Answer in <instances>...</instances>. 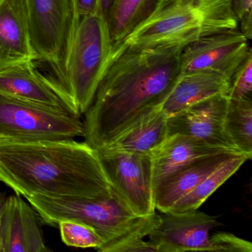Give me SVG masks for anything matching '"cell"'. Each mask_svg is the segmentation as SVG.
I'll return each mask as SVG.
<instances>
[{"mask_svg":"<svg viewBox=\"0 0 252 252\" xmlns=\"http://www.w3.org/2000/svg\"><path fill=\"white\" fill-rule=\"evenodd\" d=\"M228 104V98L225 95H218L168 116V137L188 135L214 147L237 151L224 130Z\"/></svg>","mask_w":252,"mask_h":252,"instance_id":"12","label":"cell"},{"mask_svg":"<svg viewBox=\"0 0 252 252\" xmlns=\"http://www.w3.org/2000/svg\"><path fill=\"white\" fill-rule=\"evenodd\" d=\"M224 130L231 145L252 158V100L228 99Z\"/></svg>","mask_w":252,"mask_h":252,"instance_id":"21","label":"cell"},{"mask_svg":"<svg viewBox=\"0 0 252 252\" xmlns=\"http://www.w3.org/2000/svg\"><path fill=\"white\" fill-rule=\"evenodd\" d=\"M228 78L214 70H200L180 75L161 106L167 116L212 97L226 94Z\"/></svg>","mask_w":252,"mask_h":252,"instance_id":"17","label":"cell"},{"mask_svg":"<svg viewBox=\"0 0 252 252\" xmlns=\"http://www.w3.org/2000/svg\"><path fill=\"white\" fill-rule=\"evenodd\" d=\"M112 49L105 19L98 14L81 17L69 56L65 87L81 116L92 104Z\"/></svg>","mask_w":252,"mask_h":252,"instance_id":"6","label":"cell"},{"mask_svg":"<svg viewBox=\"0 0 252 252\" xmlns=\"http://www.w3.org/2000/svg\"><path fill=\"white\" fill-rule=\"evenodd\" d=\"M239 152L227 151L192 160L171 174L154 190L156 209L166 212L227 159Z\"/></svg>","mask_w":252,"mask_h":252,"instance_id":"15","label":"cell"},{"mask_svg":"<svg viewBox=\"0 0 252 252\" xmlns=\"http://www.w3.org/2000/svg\"><path fill=\"white\" fill-rule=\"evenodd\" d=\"M225 96L228 99L252 100V50L228 78V88Z\"/></svg>","mask_w":252,"mask_h":252,"instance_id":"23","label":"cell"},{"mask_svg":"<svg viewBox=\"0 0 252 252\" xmlns=\"http://www.w3.org/2000/svg\"><path fill=\"white\" fill-rule=\"evenodd\" d=\"M158 0H113L106 21L113 46L132 33L153 12Z\"/></svg>","mask_w":252,"mask_h":252,"instance_id":"19","label":"cell"},{"mask_svg":"<svg viewBox=\"0 0 252 252\" xmlns=\"http://www.w3.org/2000/svg\"><path fill=\"white\" fill-rule=\"evenodd\" d=\"M81 117L0 94V138L21 141L84 138Z\"/></svg>","mask_w":252,"mask_h":252,"instance_id":"7","label":"cell"},{"mask_svg":"<svg viewBox=\"0 0 252 252\" xmlns=\"http://www.w3.org/2000/svg\"><path fill=\"white\" fill-rule=\"evenodd\" d=\"M113 1V0H98V9L97 14L106 20Z\"/></svg>","mask_w":252,"mask_h":252,"instance_id":"27","label":"cell"},{"mask_svg":"<svg viewBox=\"0 0 252 252\" xmlns=\"http://www.w3.org/2000/svg\"><path fill=\"white\" fill-rule=\"evenodd\" d=\"M248 160H249V158L243 154L231 156L209 174L192 191L178 200L168 212H184L197 210Z\"/></svg>","mask_w":252,"mask_h":252,"instance_id":"20","label":"cell"},{"mask_svg":"<svg viewBox=\"0 0 252 252\" xmlns=\"http://www.w3.org/2000/svg\"><path fill=\"white\" fill-rule=\"evenodd\" d=\"M210 252H252L250 242L225 231H218L210 235Z\"/></svg>","mask_w":252,"mask_h":252,"instance_id":"24","label":"cell"},{"mask_svg":"<svg viewBox=\"0 0 252 252\" xmlns=\"http://www.w3.org/2000/svg\"><path fill=\"white\" fill-rule=\"evenodd\" d=\"M233 14L240 25V32L251 40L252 38V0H231Z\"/></svg>","mask_w":252,"mask_h":252,"instance_id":"25","label":"cell"},{"mask_svg":"<svg viewBox=\"0 0 252 252\" xmlns=\"http://www.w3.org/2000/svg\"><path fill=\"white\" fill-rule=\"evenodd\" d=\"M251 50L249 39L237 29L205 36L183 49L181 75L214 70L229 78Z\"/></svg>","mask_w":252,"mask_h":252,"instance_id":"9","label":"cell"},{"mask_svg":"<svg viewBox=\"0 0 252 252\" xmlns=\"http://www.w3.org/2000/svg\"><path fill=\"white\" fill-rule=\"evenodd\" d=\"M183 49L127 50L113 56L85 113V142L104 148L160 108L181 75Z\"/></svg>","mask_w":252,"mask_h":252,"instance_id":"1","label":"cell"},{"mask_svg":"<svg viewBox=\"0 0 252 252\" xmlns=\"http://www.w3.org/2000/svg\"><path fill=\"white\" fill-rule=\"evenodd\" d=\"M167 117L161 107L157 109L137 121L111 144L101 149L152 155L167 138Z\"/></svg>","mask_w":252,"mask_h":252,"instance_id":"18","label":"cell"},{"mask_svg":"<svg viewBox=\"0 0 252 252\" xmlns=\"http://www.w3.org/2000/svg\"><path fill=\"white\" fill-rule=\"evenodd\" d=\"M33 62L0 72V94L81 117L71 97L54 79L43 76Z\"/></svg>","mask_w":252,"mask_h":252,"instance_id":"11","label":"cell"},{"mask_svg":"<svg viewBox=\"0 0 252 252\" xmlns=\"http://www.w3.org/2000/svg\"><path fill=\"white\" fill-rule=\"evenodd\" d=\"M0 182L28 198H98L118 194L96 151L85 141L0 138Z\"/></svg>","mask_w":252,"mask_h":252,"instance_id":"2","label":"cell"},{"mask_svg":"<svg viewBox=\"0 0 252 252\" xmlns=\"http://www.w3.org/2000/svg\"><path fill=\"white\" fill-rule=\"evenodd\" d=\"M46 225L73 220L92 227L102 238L101 252L147 251L144 240L160 222V215H135L119 194L98 198L60 199L43 196L26 198Z\"/></svg>","mask_w":252,"mask_h":252,"instance_id":"4","label":"cell"},{"mask_svg":"<svg viewBox=\"0 0 252 252\" xmlns=\"http://www.w3.org/2000/svg\"><path fill=\"white\" fill-rule=\"evenodd\" d=\"M58 227L62 240L67 246L82 249L93 248L98 251L104 244L102 238L96 231L86 224L64 220L59 222Z\"/></svg>","mask_w":252,"mask_h":252,"instance_id":"22","label":"cell"},{"mask_svg":"<svg viewBox=\"0 0 252 252\" xmlns=\"http://www.w3.org/2000/svg\"><path fill=\"white\" fill-rule=\"evenodd\" d=\"M26 5L37 61L48 65L51 79L66 92L67 63L80 21L74 0H26Z\"/></svg>","mask_w":252,"mask_h":252,"instance_id":"5","label":"cell"},{"mask_svg":"<svg viewBox=\"0 0 252 252\" xmlns=\"http://www.w3.org/2000/svg\"><path fill=\"white\" fill-rule=\"evenodd\" d=\"M158 225L149 234L156 252H210L211 231L222 223L217 216L199 211L161 212Z\"/></svg>","mask_w":252,"mask_h":252,"instance_id":"10","label":"cell"},{"mask_svg":"<svg viewBox=\"0 0 252 252\" xmlns=\"http://www.w3.org/2000/svg\"><path fill=\"white\" fill-rule=\"evenodd\" d=\"M39 220L37 212L21 196L7 197L0 221L2 252H48Z\"/></svg>","mask_w":252,"mask_h":252,"instance_id":"13","label":"cell"},{"mask_svg":"<svg viewBox=\"0 0 252 252\" xmlns=\"http://www.w3.org/2000/svg\"><path fill=\"white\" fill-rule=\"evenodd\" d=\"M27 61H37V57L26 0H0V72Z\"/></svg>","mask_w":252,"mask_h":252,"instance_id":"14","label":"cell"},{"mask_svg":"<svg viewBox=\"0 0 252 252\" xmlns=\"http://www.w3.org/2000/svg\"><path fill=\"white\" fill-rule=\"evenodd\" d=\"M0 252H2V248H1V239H0Z\"/></svg>","mask_w":252,"mask_h":252,"instance_id":"29","label":"cell"},{"mask_svg":"<svg viewBox=\"0 0 252 252\" xmlns=\"http://www.w3.org/2000/svg\"><path fill=\"white\" fill-rule=\"evenodd\" d=\"M227 151L236 150L214 147L188 135L168 137L151 155L154 190L165 178L192 160Z\"/></svg>","mask_w":252,"mask_h":252,"instance_id":"16","label":"cell"},{"mask_svg":"<svg viewBox=\"0 0 252 252\" xmlns=\"http://www.w3.org/2000/svg\"><path fill=\"white\" fill-rule=\"evenodd\" d=\"M7 197H7L6 194H5V193L0 192V221H1V218H2L4 209H5Z\"/></svg>","mask_w":252,"mask_h":252,"instance_id":"28","label":"cell"},{"mask_svg":"<svg viewBox=\"0 0 252 252\" xmlns=\"http://www.w3.org/2000/svg\"><path fill=\"white\" fill-rule=\"evenodd\" d=\"M79 17L98 14V0H74Z\"/></svg>","mask_w":252,"mask_h":252,"instance_id":"26","label":"cell"},{"mask_svg":"<svg viewBox=\"0 0 252 252\" xmlns=\"http://www.w3.org/2000/svg\"><path fill=\"white\" fill-rule=\"evenodd\" d=\"M237 26L231 0H158L150 17L113 46L110 58L127 50L184 48Z\"/></svg>","mask_w":252,"mask_h":252,"instance_id":"3","label":"cell"},{"mask_svg":"<svg viewBox=\"0 0 252 252\" xmlns=\"http://www.w3.org/2000/svg\"><path fill=\"white\" fill-rule=\"evenodd\" d=\"M113 189L137 216L156 213L151 155L122 150H95Z\"/></svg>","mask_w":252,"mask_h":252,"instance_id":"8","label":"cell"}]
</instances>
